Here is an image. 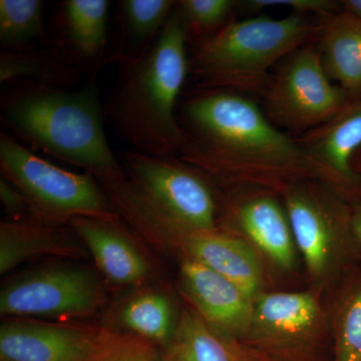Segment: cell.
Listing matches in <instances>:
<instances>
[{
  "mask_svg": "<svg viewBox=\"0 0 361 361\" xmlns=\"http://www.w3.org/2000/svg\"><path fill=\"white\" fill-rule=\"evenodd\" d=\"M1 120L32 148L84 169L101 184L127 179L106 139L94 78L75 92L37 82L13 90Z\"/></svg>",
  "mask_w": 361,
  "mask_h": 361,
  "instance_id": "cell-3",
  "label": "cell"
},
{
  "mask_svg": "<svg viewBox=\"0 0 361 361\" xmlns=\"http://www.w3.org/2000/svg\"><path fill=\"white\" fill-rule=\"evenodd\" d=\"M110 332L11 319L0 329V361H96Z\"/></svg>",
  "mask_w": 361,
  "mask_h": 361,
  "instance_id": "cell-10",
  "label": "cell"
},
{
  "mask_svg": "<svg viewBox=\"0 0 361 361\" xmlns=\"http://www.w3.org/2000/svg\"><path fill=\"white\" fill-rule=\"evenodd\" d=\"M350 227L351 233L361 245V202L353 206Z\"/></svg>",
  "mask_w": 361,
  "mask_h": 361,
  "instance_id": "cell-30",
  "label": "cell"
},
{
  "mask_svg": "<svg viewBox=\"0 0 361 361\" xmlns=\"http://www.w3.org/2000/svg\"><path fill=\"white\" fill-rule=\"evenodd\" d=\"M294 139L329 175L339 194L360 196L361 176L353 170L351 159L361 148V96L349 99L326 123Z\"/></svg>",
  "mask_w": 361,
  "mask_h": 361,
  "instance_id": "cell-11",
  "label": "cell"
},
{
  "mask_svg": "<svg viewBox=\"0 0 361 361\" xmlns=\"http://www.w3.org/2000/svg\"><path fill=\"white\" fill-rule=\"evenodd\" d=\"M0 168L4 179L28 199L42 222L118 220V210L94 176L52 165L4 132L0 135Z\"/></svg>",
  "mask_w": 361,
  "mask_h": 361,
  "instance_id": "cell-6",
  "label": "cell"
},
{
  "mask_svg": "<svg viewBox=\"0 0 361 361\" xmlns=\"http://www.w3.org/2000/svg\"><path fill=\"white\" fill-rule=\"evenodd\" d=\"M322 310L317 299L307 292L259 294L247 337L269 349L303 345L318 332Z\"/></svg>",
  "mask_w": 361,
  "mask_h": 361,
  "instance_id": "cell-13",
  "label": "cell"
},
{
  "mask_svg": "<svg viewBox=\"0 0 361 361\" xmlns=\"http://www.w3.org/2000/svg\"><path fill=\"white\" fill-rule=\"evenodd\" d=\"M101 279L89 268L56 265L21 275L0 291L4 316L80 318L94 314L106 302Z\"/></svg>",
  "mask_w": 361,
  "mask_h": 361,
  "instance_id": "cell-8",
  "label": "cell"
},
{
  "mask_svg": "<svg viewBox=\"0 0 361 361\" xmlns=\"http://www.w3.org/2000/svg\"><path fill=\"white\" fill-rule=\"evenodd\" d=\"M99 270L115 284L134 285L151 272L148 260L118 227V220L75 218L68 222Z\"/></svg>",
  "mask_w": 361,
  "mask_h": 361,
  "instance_id": "cell-14",
  "label": "cell"
},
{
  "mask_svg": "<svg viewBox=\"0 0 361 361\" xmlns=\"http://www.w3.org/2000/svg\"><path fill=\"white\" fill-rule=\"evenodd\" d=\"M169 353L176 361H260V356L209 326L197 312L184 311Z\"/></svg>",
  "mask_w": 361,
  "mask_h": 361,
  "instance_id": "cell-19",
  "label": "cell"
},
{
  "mask_svg": "<svg viewBox=\"0 0 361 361\" xmlns=\"http://www.w3.org/2000/svg\"><path fill=\"white\" fill-rule=\"evenodd\" d=\"M151 342L134 334H110L96 361H156Z\"/></svg>",
  "mask_w": 361,
  "mask_h": 361,
  "instance_id": "cell-27",
  "label": "cell"
},
{
  "mask_svg": "<svg viewBox=\"0 0 361 361\" xmlns=\"http://www.w3.org/2000/svg\"><path fill=\"white\" fill-rule=\"evenodd\" d=\"M78 77L77 71L45 51H6L0 56L1 84L30 78L37 84L61 87L75 82Z\"/></svg>",
  "mask_w": 361,
  "mask_h": 361,
  "instance_id": "cell-23",
  "label": "cell"
},
{
  "mask_svg": "<svg viewBox=\"0 0 361 361\" xmlns=\"http://www.w3.org/2000/svg\"><path fill=\"white\" fill-rule=\"evenodd\" d=\"M44 4L39 0H0V42L6 49H25L44 35Z\"/></svg>",
  "mask_w": 361,
  "mask_h": 361,
  "instance_id": "cell-24",
  "label": "cell"
},
{
  "mask_svg": "<svg viewBox=\"0 0 361 361\" xmlns=\"http://www.w3.org/2000/svg\"><path fill=\"white\" fill-rule=\"evenodd\" d=\"M236 6L237 2L232 0L177 1L178 9L186 25L188 39L200 37V42L212 37L229 23L230 16Z\"/></svg>",
  "mask_w": 361,
  "mask_h": 361,
  "instance_id": "cell-25",
  "label": "cell"
},
{
  "mask_svg": "<svg viewBox=\"0 0 361 361\" xmlns=\"http://www.w3.org/2000/svg\"><path fill=\"white\" fill-rule=\"evenodd\" d=\"M179 242L189 259L215 271L255 300L262 286V266L243 239L214 230L186 235Z\"/></svg>",
  "mask_w": 361,
  "mask_h": 361,
  "instance_id": "cell-16",
  "label": "cell"
},
{
  "mask_svg": "<svg viewBox=\"0 0 361 361\" xmlns=\"http://www.w3.org/2000/svg\"><path fill=\"white\" fill-rule=\"evenodd\" d=\"M317 182L322 180L296 183L283 195L295 245L311 274L320 276L329 269L339 239L351 230L353 207L344 205Z\"/></svg>",
  "mask_w": 361,
  "mask_h": 361,
  "instance_id": "cell-9",
  "label": "cell"
},
{
  "mask_svg": "<svg viewBox=\"0 0 361 361\" xmlns=\"http://www.w3.org/2000/svg\"><path fill=\"white\" fill-rule=\"evenodd\" d=\"M264 99L270 122L299 137L334 118L350 99L327 75L313 42L280 61Z\"/></svg>",
  "mask_w": 361,
  "mask_h": 361,
  "instance_id": "cell-7",
  "label": "cell"
},
{
  "mask_svg": "<svg viewBox=\"0 0 361 361\" xmlns=\"http://www.w3.org/2000/svg\"><path fill=\"white\" fill-rule=\"evenodd\" d=\"M231 219L237 228L278 266L295 263V241L285 206L270 194H257L234 206Z\"/></svg>",
  "mask_w": 361,
  "mask_h": 361,
  "instance_id": "cell-17",
  "label": "cell"
},
{
  "mask_svg": "<svg viewBox=\"0 0 361 361\" xmlns=\"http://www.w3.org/2000/svg\"><path fill=\"white\" fill-rule=\"evenodd\" d=\"M342 7L361 16V0H344L342 1Z\"/></svg>",
  "mask_w": 361,
  "mask_h": 361,
  "instance_id": "cell-31",
  "label": "cell"
},
{
  "mask_svg": "<svg viewBox=\"0 0 361 361\" xmlns=\"http://www.w3.org/2000/svg\"><path fill=\"white\" fill-rule=\"evenodd\" d=\"M127 179L104 183L118 212L157 242L217 230V203L204 173L175 156L125 153Z\"/></svg>",
  "mask_w": 361,
  "mask_h": 361,
  "instance_id": "cell-4",
  "label": "cell"
},
{
  "mask_svg": "<svg viewBox=\"0 0 361 361\" xmlns=\"http://www.w3.org/2000/svg\"><path fill=\"white\" fill-rule=\"evenodd\" d=\"M87 249L77 234L39 221H2L0 224V273L42 257H85Z\"/></svg>",
  "mask_w": 361,
  "mask_h": 361,
  "instance_id": "cell-15",
  "label": "cell"
},
{
  "mask_svg": "<svg viewBox=\"0 0 361 361\" xmlns=\"http://www.w3.org/2000/svg\"><path fill=\"white\" fill-rule=\"evenodd\" d=\"M351 167L356 174L361 176V148L353 155L351 159Z\"/></svg>",
  "mask_w": 361,
  "mask_h": 361,
  "instance_id": "cell-32",
  "label": "cell"
},
{
  "mask_svg": "<svg viewBox=\"0 0 361 361\" xmlns=\"http://www.w3.org/2000/svg\"><path fill=\"white\" fill-rule=\"evenodd\" d=\"M178 120L184 134L180 160L222 184L282 193L306 180L334 188L294 137L275 127L245 94L202 89L184 102Z\"/></svg>",
  "mask_w": 361,
  "mask_h": 361,
  "instance_id": "cell-1",
  "label": "cell"
},
{
  "mask_svg": "<svg viewBox=\"0 0 361 361\" xmlns=\"http://www.w3.org/2000/svg\"><path fill=\"white\" fill-rule=\"evenodd\" d=\"M336 361H361V284L346 297L339 312Z\"/></svg>",
  "mask_w": 361,
  "mask_h": 361,
  "instance_id": "cell-26",
  "label": "cell"
},
{
  "mask_svg": "<svg viewBox=\"0 0 361 361\" xmlns=\"http://www.w3.org/2000/svg\"><path fill=\"white\" fill-rule=\"evenodd\" d=\"M184 18L174 11L151 47L122 63L120 85L110 106L118 134L149 156L179 155L184 134L178 120V102L190 71Z\"/></svg>",
  "mask_w": 361,
  "mask_h": 361,
  "instance_id": "cell-2",
  "label": "cell"
},
{
  "mask_svg": "<svg viewBox=\"0 0 361 361\" xmlns=\"http://www.w3.org/2000/svg\"><path fill=\"white\" fill-rule=\"evenodd\" d=\"M319 21L317 44L324 70L349 99H356L361 96V16L343 8Z\"/></svg>",
  "mask_w": 361,
  "mask_h": 361,
  "instance_id": "cell-18",
  "label": "cell"
},
{
  "mask_svg": "<svg viewBox=\"0 0 361 361\" xmlns=\"http://www.w3.org/2000/svg\"><path fill=\"white\" fill-rule=\"evenodd\" d=\"M252 11H261L265 7L287 6L290 7L294 13L315 14L316 18H322L341 11L338 6L329 0H252L249 2Z\"/></svg>",
  "mask_w": 361,
  "mask_h": 361,
  "instance_id": "cell-28",
  "label": "cell"
},
{
  "mask_svg": "<svg viewBox=\"0 0 361 361\" xmlns=\"http://www.w3.org/2000/svg\"><path fill=\"white\" fill-rule=\"evenodd\" d=\"M106 0H66L61 4V30L75 56L92 59L101 56L108 40Z\"/></svg>",
  "mask_w": 361,
  "mask_h": 361,
  "instance_id": "cell-20",
  "label": "cell"
},
{
  "mask_svg": "<svg viewBox=\"0 0 361 361\" xmlns=\"http://www.w3.org/2000/svg\"><path fill=\"white\" fill-rule=\"evenodd\" d=\"M156 361H176V360L174 357H173V355H171V353L167 350L166 353L157 355Z\"/></svg>",
  "mask_w": 361,
  "mask_h": 361,
  "instance_id": "cell-33",
  "label": "cell"
},
{
  "mask_svg": "<svg viewBox=\"0 0 361 361\" xmlns=\"http://www.w3.org/2000/svg\"><path fill=\"white\" fill-rule=\"evenodd\" d=\"M0 199L13 220L39 221L33 207L23 192L6 179L0 180Z\"/></svg>",
  "mask_w": 361,
  "mask_h": 361,
  "instance_id": "cell-29",
  "label": "cell"
},
{
  "mask_svg": "<svg viewBox=\"0 0 361 361\" xmlns=\"http://www.w3.org/2000/svg\"><path fill=\"white\" fill-rule=\"evenodd\" d=\"M320 28L319 18L297 13L281 20H230L199 42L190 70L201 89L264 97L272 82L270 68L301 47L317 42Z\"/></svg>",
  "mask_w": 361,
  "mask_h": 361,
  "instance_id": "cell-5",
  "label": "cell"
},
{
  "mask_svg": "<svg viewBox=\"0 0 361 361\" xmlns=\"http://www.w3.org/2000/svg\"><path fill=\"white\" fill-rule=\"evenodd\" d=\"M172 0H125L121 2L122 42L116 59L121 63L139 58L159 37L174 11Z\"/></svg>",
  "mask_w": 361,
  "mask_h": 361,
  "instance_id": "cell-21",
  "label": "cell"
},
{
  "mask_svg": "<svg viewBox=\"0 0 361 361\" xmlns=\"http://www.w3.org/2000/svg\"><path fill=\"white\" fill-rule=\"evenodd\" d=\"M180 282L197 313L216 332L232 341L248 336L254 299L237 285L189 258L180 268Z\"/></svg>",
  "mask_w": 361,
  "mask_h": 361,
  "instance_id": "cell-12",
  "label": "cell"
},
{
  "mask_svg": "<svg viewBox=\"0 0 361 361\" xmlns=\"http://www.w3.org/2000/svg\"><path fill=\"white\" fill-rule=\"evenodd\" d=\"M120 322L134 336L159 343H170L177 327L171 301L157 291L134 297L123 306Z\"/></svg>",
  "mask_w": 361,
  "mask_h": 361,
  "instance_id": "cell-22",
  "label": "cell"
}]
</instances>
